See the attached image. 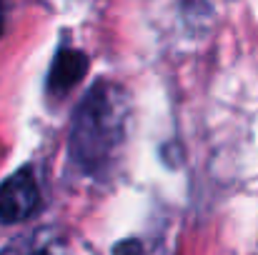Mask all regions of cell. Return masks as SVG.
<instances>
[{"label": "cell", "instance_id": "cell-1", "mask_svg": "<svg viewBox=\"0 0 258 255\" xmlns=\"http://www.w3.org/2000/svg\"><path fill=\"white\" fill-rule=\"evenodd\" d=\"M131 118V95L113 80H98L73 113L68 158L71 165L90 178H100L118 160Z\"/></svg>", "mask_w": 258, "mask_h": 255}, {"label": "cell", "instance_id": "cell-2", "mask_svg": "<svg viewBox=\"0 0 258 255\" xmlns=\"http://www.w3.org/2000/svg\"><path fill=\"white\" fill-rule=\"evenodd\" d=\"M40 208V188L33 168H20L0 183V223H23Z\"/></svg>", "mask_w": 258, "mask_h": 255}, {"label": "cell", "instance_id": "cell-3", "mask_svg": "<svg viewBox=\"0 0 258 255\" xmlns=\"http://www.w3.org/2000/svg\"><path fill=\"white\" fill-rule=\"evenodd\" d=\"M90 60L78 48H63L53 58L50 73H48V90L53 95H66L88 75Z\"/></svg>", "mask_w": 258, "mask_h": 255}, {"label": "cell", "instance_id": "cell-4", "mask_svg": "<svg viewBox=\"0 0 258 255\" xmlns=\"http://www.w3.org/2000/svg\"><path fill=\"white\" fill-rule=\"evenodd\" d=\"M113 255H146V248L141 240L128 238V240H120L118 245H113Z\"/></svg>", "mask_w": 258, "mask_h": 255}, {"label": "cell", "instance_id": "cell-5", "mask_svg": "<svg viewBox=\"0 0 258 255\" xmlns=\"http://www.w3.org/2000/svg\"><path fill=\"white\" fill-rule=\"evenodd\" d=\"M0 33H3V5H0Z\"/></svg>", "mask_w": 258, "mask_h": 255}]
</instances>
